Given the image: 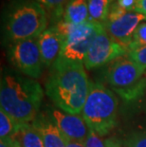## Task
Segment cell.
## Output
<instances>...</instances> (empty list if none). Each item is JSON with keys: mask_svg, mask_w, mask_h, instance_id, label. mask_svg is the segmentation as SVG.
Here are the masks:
<instances>
[{"mask_svg": "<svg viewBox=\"0 0 146 147\" xmlns=\"http://www.w3.org/2000/svg\"><path fill=\"white\" fill-rule=\"evenodd\" d=\"M91 84L83 64L57 60L46 82V93L59 109L69 114H80Z\"/></svg>", "mask_w": 146, "mask_h": 147, "instance_id": "6da1fadb", "label": "cell"}, {"mask_svg": "<svg viewBox=\"0 0 146 147\" xmlns=\"http://www.w3.org/2000/svg\"><path fill=\"white\" fill-rule=\"evenodd\" d=\"M44 92L35 79L6 74L0 84V106L18 124L32 123L40 113Z\"/></svg>", "mask_w": 146, "mask_h": 147, "instance_id": "7a4b0ae2", "label": "cell"}, {"mask_svg": "<svg viewBox=\"0 0 146 147\" xmlns=\"http://www.w3.org/2000/svg\"><path fill=\"white\" fill-rule=\"evenodd\" d=\"M48 11L36 0H11L4 15V32L11 43L37 38L48 28Z\"/></svg>", "mask_w": 146, "mask_h": 147, "instance_id": "3957f363", "label": "cell"}, {"mask_svg": "<svg viewBox=\"0 0 146 147\" xmlns=\"http://www.w3.org/2000/svg\"><path fill=\"white\" fill-rule=\"evenodd\" d=\"M118 102L116 94L100 83H92L81 116L89 129L99 136H106L117 124Z\"/></svg>", "mask_w": 146, "mask_h": 147, "instance_id": "277c9868", "label": "cell"}, {"mask_svg": "<svg viewBox=\"0 0 146 147\" xmlns=\"http://www.w3.org/2000/svg\"><path fill=\"white\" fill-rule=\"evenodd\" d=\"M145 71L125 55L107 65L104 80L124 102H133L141 99L146 91Z\"/></svg>", "mask_w": 146, "mask_h": 147, "instance_id": "5b68a950", "label": "cell"}, {"mask_svg": "<svg viewBox=\"0 0 146 147\" xmlns=\"http://www.w3.org/2000/svg\"><path fill=\"white\" fill-rule=\"evenodd\" d=\"M102 28L104 24L92 20L82 25H73L69 32L64 37L63 48L58 60L83 64L93 40Z\"/></svg>", "mask_w": 146, "mask_h": 147, "instance_id": "8992f818", "label": "cell"}, {"mask_svg": "<svg viewBox=\"0 0 146 147\" xmlns=\"http://www.w3.org/2000/svg\"><path fill=\"white\" fill-rule=\"evenodd\" d=\"M8 55L11 63L20 71L32 79H38L43 70L41 53L37 38H30L11 43Z\"/></svg>", "mask_w": 146, "mask_h": 147, "instance_id": "52a82bcc", "label": "cell"}, {"mask_svg": "<svg viewBox=\"0 0 146 147\" xmlns=\"http://www.w3.org/2000/svg\"><path fill=\"white\" fill-rule=\"evenodd\" d=\"M146 21V16L137 11H125L112 3L104 26L107 33L116 42L127 49L132 43L133 35L139 25Z\"/></svg>", "mask_w": 146, "mask_h": 147, "instance_id": "ba28073f", "label": "cell"}, {"mask_svg": "<svg viewBox=\"0 0 146 147\" xmlns=\"http://www.w3.org/2000/svg\"><path fill=\"white\" fill-rule=\"evenodd\" d=\"M127 49L115 41L104 26L93 40L85 55L83 65L87 70L99 68L107 65L122 56L127 55Z\"/></svg>", "mask_w": 146, "mask_h": 147, "instance_id": "9c48e42d", "label": "cell"}, {"mask_svg": "<svg viewBox=\"0 0 146 147\" xmlns=\"http://www.w3.org/2000/svg\"><path fill=\"white\" fill-rule=\"evenodd\" d=\"M50 117L67 140L85 143L89 127L79 114H69L61 109L51 110Z\"/></svg>", "mask_w": 146, "mask_h": 147, "instance_id": "30bf717a", "label": "cell"}, {"mask_svg": "<svg viewBox=\"0 0 146 147\" xmlns=\"http://www.w3.org/2000/svg\"><path fill=\"white\" fill-rule=\"evenodd\" d=\"M37 43L44 65L52 67L61 54L64 37L56 28L52 26L48 28L37 37Z\"/></svg>", "mask_w": 146, "mask_h": 147, "instance_id": "8fae6325", "label": "cell"}, {"mask_svg": "<svg viewBox=\"0 0 146 147\" xmlns=\"http://www.w3.org/2000/svg\"><path fill=\"white\" fill-rule=\"evenodd\" d=\"M41 136L45 147H67V140L52 118L39 114L32 123Z\"/></svg>", "mask_w": 146, "mask_h": 147, "instance_id": "7c38bea8", "label": "cell"}, {"mask_svg": "<svg viewBox=\"0 0 146 147\" xmlns=\"http://www.w3.org/2000/svg\"><path fill=\"white\" fill-rule=\"evenodd\" d=\"M61 19L73 25H82L89 21L88 0H68Z\"/></svg>", "mask_w": 146, "mask_h": 147, "instance_id": "4fadbf2b", "label": "cell"}, {"mask_svg": "<svg viewBox=\"0 0 146 147\" xmlns=\"http://www.w3.org/2000/svg\"><path fill=\"white\" fill-rule=\"evenodd\" d=\"M11 139L19 142L22 147H45L41 136L32 123L19 124Z\"/></svg>", "mask_w": 146, "mask_h": 147, "instance_id": "5bb4252c", "label": "cell"}, {"mask_svg": "<svg viewBox=\"0 0 146 147\" xmlns=\"http://www.w3.org/2000/svg\"><path fill=\"white\" fill-rule=\"evenodd\" d=\"M114 0H88L89 20L104 24L109 14Z\"/></svg>", "mask_w": 146, "mask_h": 147, "instance_id": "9a60e30c", "label": "cell"}, {"mask_svg": "<svg viewBox=\"0 0 146 147\" xmlns=\"http://www.w3.org/2000/svg\"><path fill=\"white\" fill-rule=\"evenodd\" d=\"M18 124L4 109H0V139H11L18 129Z\"/></svg>", "mask_w": 146, "mask_h": 147, "instance_id": "2e32d148", "label": "cell"}, {"mask_svg": "<svg viewBox=\"0 0 146 147\" xmlns=\"http://www.w3.org/2000/svg\"><path fill=\"white\" fill-rule=\"evenodd\" d=\"M46 9V11L55 16L56 20H60L63 15L64 8L68 0H36Z\"/></svg>", "mask_w": 146, "mask_h": 147, "instance_id": "e0dca14e", "label": "cell"}, {"mask_svg": "<svg viewBox=\"0 0 146 147\" xmlns=\"http://www.w3.org/2000/svg\"><path fill=\"white\" fill-rule=\"evenodd\" d=\"M144 46H146V22H142L135 30L132 43L128 47V51Z\"/></svg>", "mask_w": 146, "mask_h": 147, "instance_id": "ac0fdd59", "label": "cell"}, {"mask_svg": "<svg viewBox=\"0 0 146 147\" xmlns=\"http://www.w3.org/2000/svg\"><path fill=\"white\" fill-rule=\"evenodd\" d=\"M124 147H146V131L129 134L122 140Z\"/></svg>", "mask_w": 146, "mask_h": 147, "instance_id": "d6986e66", "label": "cell"}, {"mask_svg": "<svg viewBox=\"0 0 146 147\" xmlns=\"http://www.w3.org/2000/svg\"><path fill=\"white\" fill-rule=\"evenodd\" d=\"M127 57L146 70V46L128 51Z\"/></svg>", "mask_w": 146, "mask_h": 147, "instance_id": "ffe728a7", "label": "cell"}, {"mask_svg": "<svg viewBox=\"0 0 146 147\" xmlns=\"http://www.w3.org/2000/svg\"><path fill=\"white\" fill-rule=\"evenodd\" d=\"M83 144H85V147H106L105 140H102L101 136H99L91 129H89L87 138Z\"/></svg>", "mask_w": 146, "mask_h": 147, "instance_id": "44dd1931", "label": "cell"}, {"mask_svg": "<svg viewBox=\"0 0 146 147\" xmlns=\"http://www.w3.org/2000/svg\"><path fill=\"white\" fill-rule=\"evenodd\" d=\"M114 4L125 11H135L137 0H114Z\"/></svg>", "mask_w": 146, "mask_h": 147, "instance_id": "7402d4cb", "label": "cell"}, {"mask_svg": "<svg viewBox=\"0 0 146 147\" xmlns=\"http://www.w3.org/2000/svg\"><path fill=\"white\" fill-rule=\"evenodd\" d=\"M135 11L143 14L146 16V0H137Z\"/></svg>", "mask_w": 146, "mask_h": 147, "instance_id": "603a6c76", "label": "cell"}, {"mask_svg": "<svg viewBox=\"0 0 146 147\" xmlns=\"http://www.w3.org/2000/svg\"><path fill=\"white\" fill-rule=\"evenodd\" d=\"M105 144H106V147H124L122 145H120L119 142H116L114 140H105Z\"/></svg>", "mask_w": 146, "mask_h": 147, "instance_id": "cb8c5ba5", "label": "cell"}, {"mask_svg": "<svg viewBox=\"0 0 146 147\" xmlns=\"http://www.w3.org/2000/svg\"><path fill=\"white\" fill-rule=\"evenodd\" d=\"M67 147H85V144H83V143H81V142L67 140Z\"/></svg>", "mask_w": 146, "mask_h": 147, "instance_id": "d4e9b609", "label": "cell"}, {"mask_svg": "<svg viewBox=\"0 0 146 147\" xmlns=\"http://www.w3.org/2000/svg\"><path fill=\"white\" fill-rule=\"evenodd\" d=\"M0 147H11V139L0 140Z\"/></svg>", "mask_w": 146, "mask_h": 147, "instance_id": "484cf974", "label": "cell"}, {"mask_svg": "<svg viewBox=\"0 0 146 147\" xmlns=\"http://www.w3.org/2000/svg\"><path fill=\"white\" fill-rule=\"evenodd\" d=\"M11 147H22L21 146V144L18 142H16V140H12L11 138Z\"/></svg>", "mask_w": 146, "mask_h": 147, "instance_id": "4316f807", "label": "cell"}, {"mask_svg": "<svg viewBox=\"0 0 146 147\" xmlns=\"http://www.w3.org/2000/svg\"><path fill=\"white\" fill-rule=\"evenodd\" d=\"M145 76H146V71H145Z\"/></svg>", "mask_w": 146, "mask_h": 147, "instance_id": "83f0119b", "label": "cell"}]
</instances>
